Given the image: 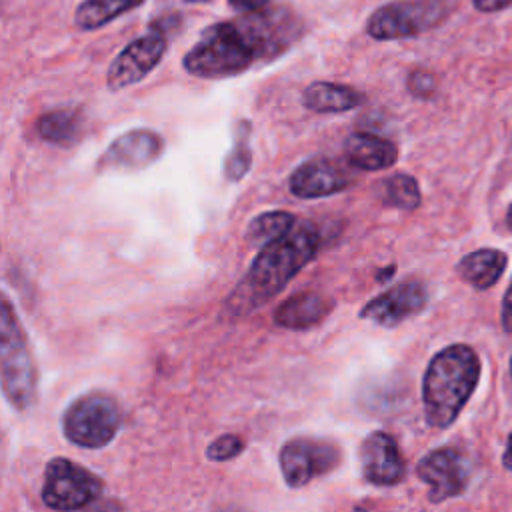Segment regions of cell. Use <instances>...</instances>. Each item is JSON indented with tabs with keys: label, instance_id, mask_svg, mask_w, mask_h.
Here are the masks:
<instances>
[{
	"label": "cell",
	"instance_id": "1",
	"mask_svg": "<svg viewBox=\"0 0 512 512\" xmlns=\"http://www.w3.org/2000/svg\"><path fill=\"white\" fill-rule=\"evenodd\" d=\"M320 246V228L308 220H296L286 234L260 248L244 278L228 294L224 310L232 316H246L264 306L318 256Z\"/></svg>",
	"mask_w": 512,
	"mask_h": 512
},
{
	"label": "cell",
	"instance_id": "2",
	"mask_svg": "<svg viewBox=\"0 0 512 512\" xmlns=\"http://www.w3.org/2000/svg\"><path fill=\"white\" fill-rule=\"evenodd\" d=\"M480 370V358L468 344H450L432 356L422 378L424 418L430 426L454 424L478 386Z\"/></svg>",
	"mask_w": 512,
	"mask_h": 512
},
{
	"label": "cell",
	"instance_id": "3",
	"mask_svg": "<svg viewBox=\"0 0 512 512\" xmlns=\"http://www.w3.org/2000/svg\"><path fill=\"white\" fill-rule=\"evenodd\" d=\"M258 60L236 22H218L202 30L200 40L184 54L182 66L196 78L216 80L244 72Z\"/></svg>",
	"mask_w": 512,
	"mask_h": 512
},
{
	"label": "cell",
	"instance_id": "4",
	"mask_svg": "<svg viewBox=\"0 0 512 512\" xmlns=\"http://www.w3.org/2000/svg\"><path fill=\"white\" fill-rule=\"evenodd\" d=\"M0 374H2V392L8 404L18 412L32 408L38 394V372L28 346L26 332L8 296L2 298Z\"/></svg>",
	"mask_w": 512,
	"mask_h": 512
},
{
	"label": "cell",
	"instance_id": "5",
	"mask_svg": "<svg viewBox=\"0 0 512 512\" xmlns=\"http://www.w3.org/2000/svg\"><path fill=\"white\" fill-rule=\"evenodd\" d=\"M122 424V410L114 396L88 392L78 396L62 414L64 436L82 448H102L112 442Z\"/></svg>",
	"mask_w": 512,
	"mask_h": 512
},
{
	"label": "cell",
	"instance_id": "6",
	"mask_svg": "<svg viewBox=\"0 0 512 512\" xmlns=\"http://www.w3.org/2000/svg\"><path fill=\"white\" fill-rule=\"evenodd\" d=\"M448 14L446 0H394L370 14L366 32L380 42L414 38L440 26Z\"/></svg>",
	"mask_w": 512,
	"mask_h": 512
},
{
	"label": "cell",
	"instance_id": "7",
	"mask_svg": "<svg viewBox=\"0 0 512 512\" xmlns=\"http://www.w3.org/2000/svg\"><path fill=\"white\" fill-rule=\"evenodd\" d=\"M102 488V480L88 468L68 458H52L44 470L42 502L56 512H74L92 504Z\"/></svg>",
	"mask_w": 512,
	"mask_h": 512
},
{
	"label": "cell",
	"instance_id": "8",
	"mask_svg": "<svg viewBox=\"0 0 512 512\" xmlns=\"http://www.w3.org/2000/svg\"><path fill=\"white\" fill-rule=\"evenodd\" d=\"M342 460L340 448L322 438L296 436L280 448V470L290 488L310 484L314 478L332 472Z\"/></svg>",
	"mask_w": 512,
	"mask_h": 512
},
{
	"label": "cell",
	"instance_id": "9",
	"mask_svg": "<svg viewBox=\"0 0 512 512\" xmlns=\"http://www.w3.org/2000/svg\"><path fill=\"white\" fill-rule=\"evenodd\" d=\"M234 22L256 52V58H274L300 36V24L296 18L280 8L248 12Z\"/></svg>",
	"mask_w": 512,
	"mask_h": 512
},
{
	"label": "cell",
	"instance_id": "10",
	"mask_svg": "<svg viewBox=\"0 0 512 512\" xmlns=\"http://www.w3.org/2000/svg\"><path fill=\"white\" fill-rule=\"evenodd\" d=\"M166 36L160 32H148L128 42L112 60L106 72L108 90H122L144 80L164 58Z\"/></svg>",
	"mask_w": 512,
	"mask_h": 512
},
{
	"label": "cell",
	"instance_id": "11",
	"mask_svg": "<svg viewBox=\"0 0 512 512\" xmlns=\"http://www.w3.org/2000/svg\"><path fill=\"white\" fill-rule=\"evenodd\" d=\"M416 476L428 484V500L438 504L466 490L470 468L462 452L452 446H442L428 452L416 464Z\"/></svg>",
	"mask_w": 512,
	"mask_h": 512
},
{
	"label": "cell",
	"instance_id": "12",
	"mask_svg": "<svg viewBox=\"0 0 512 512\" xmlns=\"http://www.w3.org/2000/svg\"><path fill=\"white\" fill-rule=\"evenodd\" d=\"M428 304V290L420 280H404L372 298L360 310V318L384 328H394L400 322L416 316Z\"/></svg>",
	"mask_w": 512,
	"mask_h": 512
},
{
	"label": "cell",
	"instance_id": "13",
	"mask_svg": "<svg viewBox=\"0 0 512 512\" xmlns=\"http://www.w3.org/2000/svg\"><path fill=\"white\" fill-rule=\"evenodd\" d=\"M164 150V140L160 134L148 128H136L120 134L98 160V172L116 170H142L156 162Z\"/></svg>",
	"mask_w": 512,
	"mask_h": 512
},
{
	"label": "cell",
	"instance_id": "14",
	"mask_svg": "<svg viewBox=\"0 0 512 512\" xmlns=\"http://www.w3.org/2000/svg\"><path fill=\"white\" fill-rule=\"evenodd\" d=\"M358 460L364 480L374 486H394L406 474V462L398 442L382 430H374L362 440Z\"/></svg>",
	"mask_w": 512,
	"mask_h": 512
},
{
	"label": "cell",
	"instance_id": "15",
	"mask_svg": "<svg viewBox=\"0 0 512 512\" xmlns=\"http://www.w3.org/2000/svg\"><path fill=\"white\" fill-rule=\"evenodd\" d=\"M288 186L294 196L312 200V198H322V196H332L336 192H342L344 188L350 186V178L332 160L312 158L300 164L292 172Z\"/></svg>",
	"mask_w": 512,
	"mask_h": 512
},
{
	"label": "cell",
	"instance_id": "16",
	"mask_svg": "<svg viewBox=\"0 0 512 512\" xmlns=\"http://www.w3.org/2000/svg\"><path fill=\"white\" fill-rule=\"evenodd\" d=\"M334 302L318 292H300L278 304L274 324L288 330H306L320 324L332 310Z\"/></svg>",
	"mask_w": 512,
	"mask_h": 512
},
{
	"label": "cell",
	"instance_id": "17",
	"mask_svg": "<svg viewBox=\"0 0 512 512\" xmlns=\"http://www.w3.org/2000/svg\"><path fill=\"white\" fill-rule=\"evenodd\" d=\"M346 160L358 170H384L398 160V148L392 140L370 132H354L344 142Z\"/></svg>",
	"mask_w": 512,
	"mask_h": 512
},
{
	"label": "cell",
	"instance_id": "18",
	"mask_svg": "<svg viewBox=\"0 0 512 512\" xmlns=\"http://www.w3.org/2000/svg\"><path fill=\"white\" fill-rule=\"evenodd\" d=\"M508 256L498 248H478L456 264L458 276L476 290L492 288L504 274Z\"/></svg>",
	"mask_w": 512,
	"mask_h": 512
},
{
	"label": "cell",
	"instance_id": "19",
	"mask_svg": "<svg viewBox=\"0 0 512 512\" xmlns=\"http://www.w3.org/2000/svg\"><path fill=\"white\" fill-rule=\"evenodd\" d=\"M302 102L312 112L332 114V112H346V110L358 108L364 102V94L354 90L352 86L320 80L306 86L302 94Z\"/></svg>",
	"mask_w": 512,
	"mask_h": 512
},
{
	"label": "cell",
	"instance_id": "20",
	"mask_svg": "<svg viewBox=\"0 0 512 512\" xmlns=\"http://www.w3.org/2000/svg\"><path fill=\"white\" fill-rule=\"evenodd\" d=\"M36 132L42 140L58 146L74 144L82 132V114L78 110H50L36 120Z\"/></svg>",
	"mask_w": 512,
	"mask_h": 512
},
{
	"label": "cell",
	"instance_id": "21",
	"mask_svg": "<svg viewBox=\"0 0 512 512\" xmlns=\"http://www.w3.org/2000/svg\"><path fill=\"white\" fill-rule=\"evenodd\" d=\"M144 0H84L74 12V24L84 30H98L118 16L138 8Z\"/></svg>",
	"mask_w": 512,
	"mask_h": 512
},
{
	"label": "cell",
	"instance_id": "22",
	"mask_svg": "<svg viewBox=\"0 0 512 512\" xmlns=\"http://www.w3.org/2000/svg\"><path fill=\"white\" fill-rule=\"evenodd\" d=\"M252 164L250 150V122L240 120L234 126V146L224 160V176L230 182H238L246 176Z\"/></svg>",
	"mask_w": 512,
	"mask_h": 512
},
{
	"label": "cell",
	"instance_id": "23",
	"mask_svg": "<svg viewBox=\"0 0 512 512\" xmlns=\"http://www.w3.org/2000/svg\"><path fill=\"white\" fill-rule=\"evenodd\" d=\"M382 202L400 210H416L420 206L422 194L414 176L394 174L382 182Z\"/></svg>",
	"mask_w": 512,
	"mask_h": 512
},
{
	"label": "cell",
	"instance_id": "24",
	"mask_svg": "<svg viewBox=\"0 0 512 512\" xmlns=\"http://www.w3.org/2000/svg\"><path fill=\"white\" fill-rule=\"evenodd\" d=\"M294 224H296V218L290 212H284V210L262 212L248 224V240L252 244L264 246L270 240L286 234Z\"/></svg>",
	"mask_w": 512,
	"mask_h": 512
},
{
	"label": "cell",
	"instance_id": "25",
	"mask_svg": "<svg viewBox=\"0 0 512 512\" xmlns=\"http://www.w3.org/2000/svg\"><path fill=\"white\" fill-rule=\"evenodd\" d=\"M244 450V440L236 434H224L218 436L208 448H206V458L212 462H224L232 460Z\"/></svg>",
	"mask_w": 512,
	"mask_h": 512
},
{
	"label": "cell",
	"instance_id": "26",
	"mask_svg": "<svg viewBox=\"0 0 512 512\" xmlns=\"http://www.w3.org/2000/svg\"><path fill=\"white\" fill-rule=\"evenodd\" d=\"M410 94L418 96V98H430L436 90V80L430 72L426 70H412L408 74V82H406Z\"/></svg>",
	"mask_w": 512,
	"mask_h": 512
},
{
	"label": "cell",
	"instance_id": "27",
	"mask_svg": "<svg viewBox=\"0 0 512 512\" xmlns=\"http://www.w3.org/2000/svg\"><path fill=\"white\" fill-rule=\"evenodd\" d=\"M500 322L506 332H512V280L504 292L502 306H500Z\"/></svg>",
	"mask_w": 512,
	"mask_h": 512
},
{
	"label": "cell",
	"instance_id": "28",
	"mask_svg": "<svg viewBox=\"0 0 512 512\" xmlns=\"http://www.w3.org/2000/svg\"><path fill=\"white\" fill-rule=\"evenodd\" d=\"M472 4L478 12L490 14V12H500L508 6H512V0H472Z\"/></svg>",
	"mask_w": 512,
	"mask_h": 512
},
{
	"label": "cell",
	"instance_id": "29",
	"mask_svg": "<svg viewBox=\"0 0 512 512\" xmlns=\"http://www.w3.org/2000/svg\"><path fill=\"white\" fill-rule=\"evenodd\" d=\"M228 4H230L234 10L248 14V12H256V10L266 8L268 0H228Z\"/></svg>",
	"mask_w": 512,
	"mask_h": 512
},
{
	"label": "cell",
	"instance_id": "30",
	"mask_svg": "<svg viewBox=\"0 0 512 512\" xmlns=\"http://www.w3.org/2000/svg\"><path fill=\"white\" fill-rule=\"evenodd\" d=\"M502 466L512 472V432L506 440V448H504V454H502Z\"/></svg>",
	"mask_w": 512,
	"mask_h": 512
},
{
	"label": "cell",
	"instance_id": "31",
	"mask_svg": "<svg viewBox=\"0 0 512 512\" xmlns=\"http://www.w3.org/2000/svg\"><path fill=\"white\" fill-rule=\"evenodd\" d=\"M506 226L512 230V204H510L508 210H506Z\"/></svg>",
	"mask_w": 512,
	"mask_h": 512
},
{
	"label": "cell",
	"instance_id": "32",
	"mask_svg": "<svg viewBox=\"0 0 512 512\" xmlns=\"http://www.w3.org/2000/svg\"><path fill=\"white\" fill-rule=\"evenodd\" d=\"M186 2H208V0H186Z\"/></svg>",
	"mask_w": 512,
	"mask_h": 512
},
{
	"label": "cell",
	"instance_id": "33",
	"mask_svg": "<svg viewBox=\"0 0 512 512\" xmlns=\"http://www.w3.org/2000/svg\"><path fill=\"white\" fill-rule=\"evenodd\" d=\"M510 374H512V358H510Z\"/></svg>",
	"mask_w": 512,
	"mask_h": 512
}]
</instances>
